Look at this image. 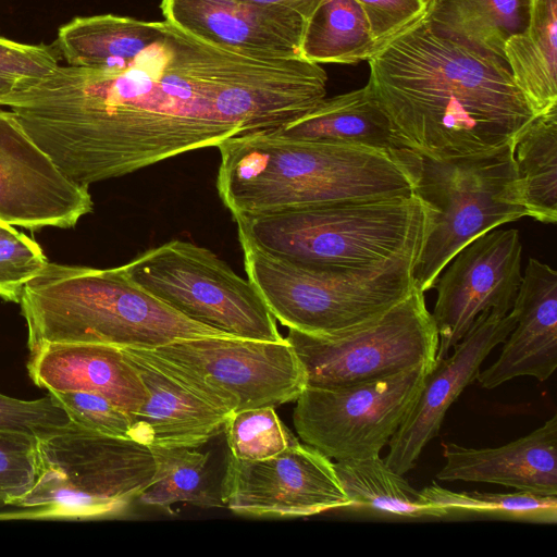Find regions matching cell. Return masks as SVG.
Here are the masks:
<instances>
[{
  "instance_id": "obj_8",
  "label": "cell",
  "mask_w": 557,
  "mask_h": 557,
  "mask_svg": "<svg viewBox=\"0 0 557 557\" xmlns=\"http://www.w3.org/2000/svg\"><path fill=\"white\" fill-rule=\"evenodd\" d=\"M32 490L11 506L60 517H103L125 510L151 482L149 446L73 422L38 438Z\"/></svg>"
},
{
  "instance_id": "obj_22",
  "label": "cell",
  "mask_w": 557,
  "mask_h": 557,
  "mask_svg": "<svg viewBox=\"0 0 557 557\" xmlns=\"http://www.w3.org/2000/svg\"><path fill=\"white\" fill-rule=\"evenodd\" d=\"M273 132L295 140L387 151L406 149L368 85L325 97L311 111Z\"/></svg>"
},
{
  "instance_id": "obj_36",
  "label": "cell",
  "mask_w": 557,
  "mask_h": 557,
  "mask_svg": "<svg viewBox=\"0 0 557 557\" xmlns=\"http://www.w3.org/2000/svg\"><path fill=\"white\" fill-rule=\"evenodd\" d=\"M362 8L379 49L423 18L429 0H356Z\"/></svg>"
},
{
  "instance_id": "obj_2",
  "label": "cell",
  "mask_w": 557,
  "mask_h": 557,
  "mask_svg": "<svg viewBox=\"0 0 557 557\" xmlns=\"http://www.w3.org/2000/svg\"><path fill=\"white\" fill-rule=\"evenodd\" d=\"M368 63L367 85L399 144L421 156L497 148L534 117L504 60L437 34L426 15Z\"/></svg>"
},
{
  "instance_id": "obj_35",
  "label": "cell",
  "mask_w": 557,
  "mask_h": 557,
  "mask_svg": "<svg viewBox=\"0 0 557 557\" xmlns=\"http://www.w3.org/2000/svg\"><path fill=\"white\" fill-rule=\"evenodd\" d=\"M55 45H30L0 36V76L24 83L49 74L59 65Z\"/></svg>"
},
{
  "instance_id": "obj_30",
  "label": "cell",
  "mask_w": 557,
  "mask_h": 557,
  "mask_svg": "<svg viewBox=\"0 0 557 557\" xmlns=\"http://www.w3.org/2000/svg\"><path fill=\"white\" fill-rule=\"evenodd\" d=\"M275 407H259L233 412L224 429L228 454L255 461L273 457L298 440L286 429Z\"/></svg>"
},
{
  "instance_id": "obj_23",
  "label": "cell",
  "mask_w": 557,
  "mask_h": 557,
  "mask_svg": "<svg viewBox=\"0 0 557 557\" xmlns=\"http://www.w3.org/2000/svg\"><path fill=\"white\" fill-rule=\"evenodd\" d=\"M504 53L533 114L557 107V0H530L527 25Z\"/></svg>"
},
{
  "instance_id": "obj_9",
  "label": "cell",
  "mask_w": 557,
  "mask_h": 557,
  "mask_svg": "<svg viewBox=\"0 0 557 557\" xmlns=\"http://www.w3.org/2000/svg\"><path fill=\"white\" fill-rule=\"evenodd\" d=\"M121 269L136 285L190 320L235 337L284 339L251 282L207 248L175 239L138 255Z\"/></svg>"
},
{
  "instance_id": "obj_19",
  "label": "cell",
  "mask_w": 557,
  "mask_h": 557,
  "mask_svg": "<svg viewBox=\"0 0 557 557\" xmlns=\"http://www.w3.org/2000/svg\"><path fill=\"white\" fill-rule=\"evenodd\" d=\"M512 310L516 323L502 351L476 381L487 389L518 376L546 381L557 368V272L530 258Z\"/></svg>"
},
{
  "instance_id": "obj_10",
  "label": "cell",
  "mask_w": 557,
  "mask_h": 557,
  "mask_svg": "<svg viewBox=\"0 0 557 557\" xmlns=\"http://www.w3.org/2000/svg\"><path fill=\"white\" fill-rule=\"evenodd\" d=\"M286 339L307 385L317 387H341L432 366L440 341L417 282L404 299L359 327L334 336L288 330Z\"/></svg>"
},
{
  "instance_id": "obj_27",
  "label": "cell",
  "mask_w": 557,
  "mask_h": 557,
  "mask_svg": "<svg viewBox=\"0 0 557 557\" xmlns=\"http://www.w3.org/2000/svg\"><path fill=\"white\" fill-rule=\"evenodd\" d=\"M515 160L528 216L557 221V107L534 115L515 137Z\"/></svg>"
},
{
  "instance_id": "obj_20",
  "label": "cell",
  "mask_w": 557,
  "mask_h": 557,
  "mask_svg": "<svg viewBox=\"0 0 557 557\" xmlns=\"http://www.w3.org/2000/svg\"><path fill=\"white\" fill-rule=\"evenodd\" d=\"M445 465L436 479L483 482L539 495L557 496V414L541 426L499 447L443 444Z\"/></svg>"
},
{
  "instance_id": "obj_4",
  "label": "cell",
  "mask_w": 557,
  "mask_h": 557,
  "mask_svg": "<svg viewBox=\"0 0 557 557\" xmlns=\"http://www.w3.org/2000/svg\"><path fill=\"white\" fill-rule=\"evenodd\" d=\"M29 352L49 343L154 349L173 342L231 336L178 313L131 281L121 267L48 262L20 302Z\"/></svg>"
},
{
  "instance_id": "obj_7",
  "label": "cell",
  "mask_w": 557,
  "mask_h": 557,
  "mask_svg": "<svg viewBox=\"0 0 557 557\" xmlns=\"http://www.w3.org/2000/svg\"><path fill=\"white\" fill-rule=\"evenodd\" d=\"M513 140L497 148L433 159L419 154L414 195L431 220L413 276L425 293L465 246L497 226L528 216Z\"/></svg>"
},
{
  "instance_id": "obj_24",
  "label": "cell",
  "mask_w": 557,
  "mask_h": 557,
  "mask_svg": "<svg viewBox=\"0 0 557 557\" xmlns=\"http://www.w3.org/2000/svg\"><path fill=\"white\" fill-rule=\"evenodd\" d=\"M335 470L349 499L344 509L381 518L448 517L446 509L429 503L380 455L335 461Z\"/></svg>"
},
{
  "instance_id": "obj_39",
  "label": "cell",
  "mask_w": 557,
  "mask_h": 557,
  "mask_svg": "<svg viewBox=\"0 0 557 557\" xmlns=\"http://www.w3.org/2000/svg\"><path fill=\"white\" fill-rule=\"evenodd\" d=\"M430 2H432L433 0H429Z\"/></svg>"
},
{
  "instance_id": "obj_38",
  "label": "cell",
  "mask_w": 557,
  "mask_h": 557,
  "mask_svg": "<svg viewBox=\"0 0 557 557\" xmlns=\"http://www.w3.org/2000/svg\"><path fill=\"white\" fill-rule=\"evenodd\" d=\"M17 82L4 76H0V97L11 92L16 86Z\"/></svg>"
},
{
  "instance_id": "obj_28",
  "label": "cell",
  "mask_w": 557,
  "mask_h": 557,
  "mask_svg": "<svg viewBox=\"0 0 557 557\" xmlns=\"http://www.w3.org/2000/svg\"><path fill=\"white\" fill-rule=\"evenodd\" d=\"M149 448L154 461V473L138 497L141 504L168 511L177 503L202 508L223 506L209 484L208 454L188 447Z\"/></svg>"
},
{
  "instance_id": "obj_31",
  "label": "cell",
  "mask_w": 557,
  "mask_h": 557,
  "mask_svg": "<svg viewBox=\"0 0 557 557\" xmlns=\"http://www.w3.org/2000/svg\"><path fill=\"white\" fill-rule=\"evenodd\" d=\"M48 260L30 237L0 221V297L20 302L25 285L36 277Z\"/></svg>"
},
{
  "instance_id": "obj_25",
  "label": "cell",
  "mask_w": 557,
  "mask_h": 557,
  "mask_svg": "<svg viewBox=\"0 0 557 557\" xmlns=\"http://www.w3.org/2000/svg\"><path fill=\"white\" fill-rule=\"evenodd\" d=\"M529 5L530 0H433L426 17L437 34L505 61V44L525 27Z\"/></svg>"
},
{
  "instance_id": "obj_14",
  "label": "cell",
  "mask_w": 557,
  "mask_h": 557,
  "mask_svg": "<svg viewBox=\"0 0 557 557\" xmlns=\"http://www.w3.org/2000/svg\"><path fill=\"white\" fill-rule=\"evenodd\" d=\"M147 397L134 417L146 446L198 448L224 432L235 404L208 382L153 349L122 348Z\"/></svg>"
},
{
  "instance_id": "obj_13",
  "label": "cell",
  "mask_w": 557,
  "mask_h": 557,
  "mask_svg": "<svg viewBox=\"0 0 557 557\" xmlns=\"http://www.w3.org/2000/svg\"><path fill=\"white\" fill-rule=\"evenodd\" d=\"M153 350L223 393L235 404V411L295 401L307 385L304 368L286 338L207 336Z\"/></svg>"
},
{
  "instance_id": "obj_33",
  "label": "cell",
  "mask_w": 557,
  "mask_h": 557,
  "mask_svg": "<svg viewBox=\"0 0 557 557\" xmlns=\"http://www.w3.org/2000/svg\"><path fill=\"white\" fill-rule=\"evenodd\" d=\"M38 438L0 430V507L12 505L34 486L38 473Z\"/></svg>"
},
{
  "instance_id": "obj_5",
  "label": "cell",
  "mask_w": 557,
  "mask_h": 557,
  "mask_svg": "<svg viewBox=\"0 0 557 557\" xmlns=\"http://www.w3.org/2000/svg\"><path fill=\"white\" fill-rule=\"evenodd\" d=\"M238 238L299 263L364 270L419 253L431 220L417 195L233 216Z\"/></svg>"
},
{
  "instance_id": "obj_29",
  "label": "cell",
  "mask_w": 557,
  "mask_h": 557,
  "mask_svg": "<svg viewBox=\"0 0 557 557\" xmlns=\"http://www.w3.org/2000/svg\"><path fill=\"white\" fill-rule=\"evenodd\" d=\"M431 504L447 510L448 516H491L534 523L557 522V496L525 491L491 493L453 492L433 482L420 491Z\"/></svg>"
},
{
  "instance_id": "obj_34",
  "label": "cell",
  "mask_w": 557,
  "mask_h": 557,
  "mask_svg": "<svg viewBox=\"0 0 557 557\" xmlns=\"http://www.w3.org/2000/svg\"><path fill=\"white\" fill-rule=\"evenodd\" d=\"M69 423V416L49 394L39 399L23 400L0 393V430L39 438Z\"/></svg>"
},
{
  "instance_id": "obj_1",
  "label": "cell",
  "mask_w": 557,
  "mask_h": 557,
  "mask_svg": "<svg viewBox=\"0 0 557 557\" xmlns=\"http://www.w3.org/2000/svg\"><path fill=\"white\" fill-rule=\"evenodd\" d=\"M54 45L69 65L18 84L0 107L84 186L280 128L326 96L320 64L238 54L168 20L76 16Z\"/></svg>"
},
{
  "instance_id": "obj_21",
  "label": "cell",
  "mask_w": 557,
  "mask_h": 557,
  "mask_svg": "<svg viewBox=\"0 0 557 557\" xmlns=\"http://www.w3.org/2000/svg\"><path fill=\"white\" fill-rule=\"evenodd\" d=\"M27 371L39 387L99 394L129 412L143 407L147 393L122 348L103 344L49 343L29 352Z\"/></svg>"
},
{
  "instance_id": "obj_6",
  "label": "cell",
  "mask_w": 557,
  "mask_h": 557,
  "mask_svg": "<svg viewBox=\"0 0 557 557\" xmlns=\"http://www.w3.org/2000/svg\"><path fill=\"white\" fill-rule=\"evenodd\" d=\"M244 268L276 321L288 330L334 336L359 327L404 299L419 253L364 270L317 267L271 255L238 238Z\"/></svg>"
},
{
  "instance_id": "obj_37",
  "label": "cell",
  "mask_w": 557,
  "mask_h": 557,
  "mask_svg": "<svg viewBox=\"0 0 557 557\" xmlns=\"http://www.w3.org/2000/svg\"><path fill=\"white\" fill-rule=\"evenodd\" d=\"M263 5L285 8L299 13L308 21L313 16L323 0H244Z\"/></svg>"
},
{
  "instance_id": "obj_26",
  "label": "cell",
  "mask_w": 557,
  "mask_h": 557,
  "mask_svg": "<svg viewBox=\"0 0 557 557\" xmlns=\"http://www.w3.org/2000/svg\"><path fill=\"white\" fill-rule=\"evenodd\" d=\"M377 50L356 0H323L307 23L301 59L315 64H355L368 61Z\"/></svg>"
},
{
  "instance_id": "obj_18",
  "label": "cell",
  "mask_w": 557,
  "mask_h": 557,
  "mask_svg": "<svg viewBox=\"0 0 557 557\" xmlns=\"http://www.w3.org/2000/svg\"><path fill=\"white\" fill-rule=\"evenodd\" d=\"M168 20L220 48L262 60L301 59L307 21L299 13L244 0H162Z\"/></svg>"
},
{
  "instance_id": "obj_17",
  "label": "cell",
  "mask_w": 557,
  "mask_h": 557,
  "mask_svg": "<svg viewBox=\"0 0 557 557\" xmlns=\"http://www.w3.org/2000/svg\"><path fill=\"white\" fill-rule=\"evenodd\" d=\"M515 323L512 309L483 311L453 347V355L435 360L413 408L387 444L384 460L389 468L405 474L416 466L423 448L438 435L450 405L475 381L485 358L504 343Z\"/></svg>"
},
{
  "instance_id": "obj_3",
  "label": "cell",
  "mask_w": 557,
  "mask_h": 557,
  "mask_svg": "<svg viewBox=\"0 0 557 557\" xmlns=\"http://www.w3.org/2000/svg\"><path fill=\"white\" fill-rule=\"evenodd\" d=\"M219 196L233 216L327 202L411 196L419 154L288 139L273 131L218 147Z\"/></svg>"
},
{
  "instance_id": "obj_12",
  "label": "cell",
  "mask_w": 557,
  "mask_h": 557,
  "mask_svg": "<svg viewBox=\"0 0 557 557\" xmlns=\"http://www.w3.org/2000/svg\"><path fill=\"white\" fill-rule=\"evenodd\" d=\"M220 498L233 512L255 518L309 517L349 504L335 462L299 441L262 460L227 454Z\"/></svg>"
},
{
  "instance_id": "obj_16",
  "label": "cell",
  "mask_w": 557,
  "mask_h": 557,
  "mask_svg": "<svg viewBox=\"0 0 557 557\" xmlns=\"http://www.w3.org/2000/svg\"><path fill=\"white\" fill-rule=\"evenodd\" d=\"M92 207L88 186L66 177L15 114L0 109V221L70 228Z\"/></svg>"
},
{
  "instance_id": "obj_11",
  "label": "cell",
  "mask_w": 557,
  "mask_h": 557,
  "mask_svg": "<svg viewBox=\"0 0 557 557\" xmlns=\"http://www.w3.org/2000/svg\"><path fill=\"white\" fill-rule=\"evenodd\" d=\"M433 364L341 387L306 385L295 400V430L335 461L377 456L413 408Z\"/></svg>"
},
{
  "instance_id": "obj_32",
  "label": "cell",
  "mask_w": 557,
  "mask_h": 557,
  "mask_svg": "<svg viewBox=\"0 0 557 557\" xmlns=\"http://www.w3.org/2000/svg\"><path fill=\"white\" fill-rule=\"evenodd\" d=\"M48 394L71 422L101 434L135 441L133 416L106 397L82 391H50Z\"/></svg>"
},
{
  "instance_id": "obj_15",
  "label": "cell",
  "mask_w": 557,
  "mask_h": 557,
  "mask_svg": "<svg viewBox=\"0 0 557 557\" xmlns=\"http://www.w3.org/2000/svg\"><path fill=\"white\" fill-rule=\"evenodd\" d=\"M520 235L513 228L486 232L456 253L435 284V360L448 356L483 311L512 309L522 281Z\"/></svg>"
}]
</instances>
